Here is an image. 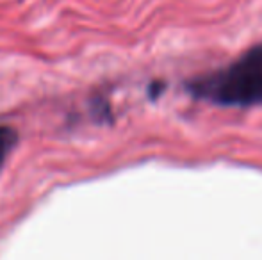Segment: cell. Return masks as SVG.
Instances as JSON below:
<instances>
[{"label": "cell", "mask_w": 262, "mask_h": 260, "mask_svg": "<svg viewBox=\"0 0 262 260\" xmlns=\"http://www.w3.org/2000/svg\"><path fill=\"white\" fill-rule=\"evenodd\" d=\"M186 91L196 100L220 107H257L262 105V43L207 75L186 82Z\"/></svg>", "instance_id": "obj_1"}, {"label": "cell", "mask_w": 262, "mask_h": 260, "mask_svg": "<svg viewBox=\"0 0 262 260\" xmlns=\"http://www.w3.org/2000/svg\"><path fill=\"white\" fill-rule=\"evenodd\" d=\"M18 134L11 127H0V168H2L6 157L9 155L11 150L16 146Z\"/></svg>", "instance_id": "obj_2"}]
</instances>
